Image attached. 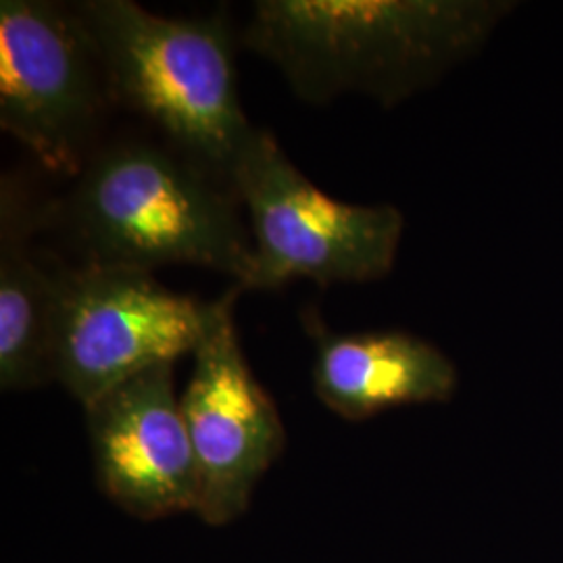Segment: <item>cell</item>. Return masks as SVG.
Here are the masks:
<instances>
[{"instance_id": "6da1fadb", "label": "cell", "mask_w": 563, "mask_h": 563, "mask_svg": "<svg viewBox=\"0 0 563 563\" xmlns=\"http://www.w3.org/2000/svg\"><path fill=\"white\" fill-rule=\"evenodd\" d=\"M509 0H260L242 44L311 104L363 95L384 109L472 59Z\"/></svg>"}, {"instance_id": "7a4b0ae2", "label": "cell", "mask_w": 563, "mask_h": 563, "mask_svg": "<svg viewBox=\"0 0 563 563\" xmlns=\"http://www.w3.org/2000/svg\"><path fill=\"white\" fill-rule=\"evenodd\" d=\"M236 201L230 181L172 144L128 141L95 151L44 220L65 225L81 265H199L246 290L255 255Z\"/></svg>"}, {"instance_id": "3957f363", "label": "cell", "mask_w": 563, "mask_h": 563, "mask_svg": "<svg viewBox=\"0 0 563 563\" xmlns=\"http://www.w3.org/2000/svg\"><path fill=\"white\" fill-rule=\"evenodd\" d=\"M74 9L97 46L109 95L230 181L255 125L239 99L228 15L169 20L132 0H84Z\"/></svg>"}, {"instance_id": "277c9868", "label": "cell", "mask_w": 563, "mask_h": 563, "mask_svg": "<svg viewBox=\"0 0 563 563\" xmlns=\"http://www.w3.org/2000/svg\"><path fill=\"white\" fill-rule=\"evenodd\" d=\"M246 207L253 274L246 290L292 280L365 284L386 278L399 255L405 218L395 205L332 199L309 180L267 130L253 128L230 172Z\"/></svg>"}, {"instance_id": "5b68a950", "label": "cell", "mask_w": 563, "mask_h": 563, "mask_svg": "<svg viewBox=\"0 0 563 563\" xmlns=\"http://www.w3.org/2000/svg\"><path fill=\"white\" fill-rule=\"evenodd\" d=\"M218 301L180 295L148 272L60 267L53 363L81 407L162 363L192 355L213 322Z\"/></svg>"}, {"instance_id": "8992f818", "label": "cell", "mask_w": 563, "mask_h": 563, "mask_svg": "<svg viewBox=\"0 0 563 563\" xmlns=\"http://www.w3.org/2000/svg\"><path fill=\"white\" fill-rule=\"evenodd\" d=\"M104 92L97 46L74 4L0 2V128L53 172L95 155Z\"/></svg>"}, {"instance_id": "52a82bcc", "label": "cell", "mask_w": 563, "mask_h": 563, "mask_svg": "<svg viewBox=\"0 0 563 563\" xmlns=\"http://www.w3.org/2000/svg\"><path fill=\"white\" fill-rule=\"evenodd\" d=\"M242 286L232 284L216 307L180 405L192 444L199 499L195 516L225 526L249 509L257 484L286 444L278 405L255 378L242 353L234 307Z\"/></svg>"}, {"instance_id": "ba28073f", "label": "cell", "mask_w": 563, "mask_h": 563, "mask_svg": "<svg viewBox=\"0 0 563 563\" xmlns=\"http://www.w3.org/2000/svg\"><path fill=\"white\" fill-rule=\"evenodd\" d=\"M84 411L97 483L121 511L139 520L195 514L199 476L174 363L144 369Z\"/></svg>"}, {"instance_id": "9c48e42d", "label": "cell", "mask_w": 563, "mask_h": 563, "mask_svg": "<svg viewBox=\"0 0 563 563\" xmlns=\"http://www.w3.org/2000/svg\"><path fill=\"white\" fill-rule=\"evenodd\" d=\"M311 336L313 388L318 399L351 422L405 405L453 399L460 372L449 355L405 330L339 334L313 311L302 313Z\"/></svg>"}, {"instance_id": "30bf717a", "label": "cell", "mask_w": 563, "mask_h": 563, "mask_svg": "<svg viewBox=\"0 0 563 563\" xmlns=\"http://www.w3.org/2000/svg\"><path fill=\"white\" fill-rule=\"evenodd\" d=\"M44 209L15 176L0 180V388L30 393L55 380L53 323L59 267L32 249Z\"/></svg>"}]
</instances>
